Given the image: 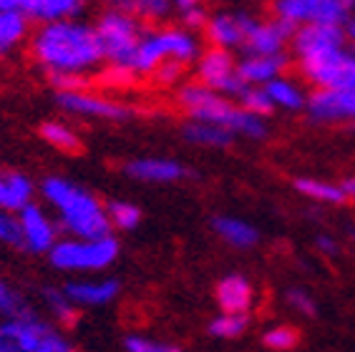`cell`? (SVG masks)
I'll return each instance as SVG.
<instances>
[{"label":"cell","mask_w":355,"mask_h":352,"mask_svg":"<svg viewBox=\"0 0 355 352\" xmlns=\"http://www.w3.org/2000/svg\"><path fill=\"white\" fill-rule=\"evenodd\" d=\"M31 51L35 63L51 76H89L106 61L96 26L78 21V15L41 23L31 38Z\"/></svg>","instance_id":"obj_1"},{"label":"cell","mask_w":355,"mask_h":352,"mask_svg":"<svg viewBox=\"0 0 355 352\" xmlns=\"http://www.w3.org/2000/svg\"><path fill=\"white\" fill-rule=\"evenodd\" d=\"M41 194L51 204V209L55 211L61 227L69 231L71 237L111 234L106 206L83 186L69 182V179H61V176H48L41 184Z\"/></svg>","instance_id":"obj_2"},{"label":"cell","mask_w":355,"mask_h":352,"mask_svg":"<svg viewBox=\"0 0 355 352\" xmlns=\"http://www.w3.org/2000/svg\"><path fill=\"white\" fill-rule=\"evenodd\" d=\"M177 101L189 118L217 123V126L230 129L234 136H245V139H265L267 136L265 116L250 114L234 101L232 96L217 94L212 88L202 86L199 81L179 88Z\"/></svg>","instance_id":"obj_3"},{"label":"cell","mask_w":355,"mask_h":352,"mask_svg":"<svg viewBox=\"0 0 355 352\" xmlns=\"http://www.w3.org/2000/svg\"><path fill=\"white\" fill-rule=\"evenodd\" d=\"M202 53L197 35L182 28H159V30H144L134 55V73L151 76L164 61L194 63Z\"/></svg>","instance_id":"obj_4"},{"label":"cell","mask_w":355,"mask_h":352,"mask_svg":"<svg viewBox=\"0 0 355 352\" xmlns=\"http://www.w3.org/2000/svg\"><path fill=\"white\" fill-rule=\"evenodd\" d=\"M48 259L61 272H103L119 259V242L111 234L58 239L48 252Z\"/></svg>","instance_id":"obj_5"},{"label":"cell","mask_w":355,"mask_h":352,"mask_svg":"<svg viewBox=\"0 0 355 352\" xmlns=\"http://www.w3.org/2000/svg\"><path fill=\"white\" fill-rule=\"evenodd\" d=\"M0 352H71V342L53 325L23 310L0 322Z\"/></svg>","instance_id":"obj_6"},{"label":"cell","mask_w":355,"mask_h":352,"mask_svg":"<svg viewBox=\"0 0 355 352\" xmlns=\"http://www.w3.org/2000/svg\"><path fill=\"white\" fill-rule=\"evenodd\" d=\"M96 33L103 48V58L111 66H121L134 71V55L144 35V21L126 13L121 8H109L98 15Z\"/></svg>","instance_id":"obj_7"},{"label":"cell","mask_w":355,"mask_h":352,"mask_svg":"<svg viewBox=\"0 0 355 352\" xmlns=\"http://www.w3.org/2000/svg\"><path fill=\"white\" fill-rule=\"evenodd\" d=\"M302 78L315 88H355V51L335 46L318 53L295 58Z\"/></svg>","instance_id":"obj_8"},{"label":"cell","mask_w":355,"mask_h":352,"mask_svg":"<svg viewBox=\"0 0 355 352\" xmlns=\"http://www.w3.org/2000/svg\"><path fill=\"white\" fill-rule=\"evenodd\" d=\"M194 73L202 86L212 88L217 94L232 96V98H237V94L245 88V81L237 73V61L232 51L227 48L209 46L207 51H202L194 61Z\"/></svg>","instance_id":"obj_9"},{"label":"cell","mask_w":355,"mask_h":352,"mask_svg":"<svg viewBox=\"0 0 355 352\" xmlns=\"http://www.w3.org/2000/svg\"><path fill=\"white\" fill-rule=\"evenodd\" d=\"M272 15L293 28L310 23H335L345 26L350 10L343 0H272Z\"/></svg>","instance_id":"obj_10"},{"label":"cell","mask_w":355,"mask_h":352,"mask_svg":"<svg viewBox=\"0 0 355 352\" xmlns=\"http://www.w3.org/2000/svg\"><path fill=\"white\" fill-rule=\"evenodd\" d=\"M305 111L318 123L355 121V88H315Z\"/></svg>","instance_id":"obj_11"},{"label":"cell","mask_w":355,"mask_h":352,"mask_svg":"<svg viewBox=\"0 0 355 352\" xmlns=\"http://www.w3.org/2000/svg\"><path fill=\"white\" fill-rule=\"evenodd\" d=\"M55 101L63 111L73 116H86V118H103V121H123L129 118L131 109L121 101H111L106 96L86 94L83 88L78 91H58Z\"/></svg>","instance_id":"obj_12"},{"label":"cell","mask_w":355,"mask_h":352,"mask_svg":"<svg viewBox=\"0 0 355 352\" xmlns=\"http://www.w3.org/2000/svg\"><path fill=\"white\" fill-rule=\"evenodd\" d=\"M295 28L280 18H252L250 30H247L245 53H287V48L293 43Z\"/></svg>","instance_id":"obj_13"},{"label":"cell","mask_w":355,"mask_h":352,"mask_svg":"<svg viewBox=\"0 0 355 352\" xmlns=\"http://www.w3.org/2000/svg\"><path fill=\"white\" fill-rule=\"evenodd\" d=\"M254 15L245 13V10H222L207 18L205 35L209 46L227 48V51H242Z\"/></svg>","instance_id":"obj_14"},{"label":"cell","mask_w":355,"mask_h":352,"mask_svg":"<svg viewBox=\"0 0 355 352\" xmlns=\"http://www.w3.org/2000/svg\"><path fill=\"white\" fill-rule=\"evenodd\" d=\"M18 222H21L23 247L35 254H48L51 247L58 242V224L48 217V211L38 204H26L18 211Z\"/></svg>","instance_id":"obj_15"},{"label":"cell","mask_w":355,"mask_h":352,"mask_svg":"<svg viewBox=\"0 0 355 352\" xmlns=\"http://www.w3.org/2000/svg\"><path fill=\"white\" fill-rule=\"evenodd\" d=\"M287 66H290L287 53H245V58L237 61V73L245 86H265L285 73Z\"/></svg>","instance_id":"obj_16"},{"label":"cell","mask_w":355,"mask_h":352,"mask_svg":"<svg viewBox=\"0 0 355 352\" xmlns=\"http://www.w3.org/2000/svg\"><path fill=\"white\" fill-rule=\"evenodd\" d=\"M116 279H71L63 285V292L76 307H103L114 302L119 294Z\"/></svg>","instance_id":"obj_17"},{"label":"cell","mask_w":355,"mask_h":352,"mask_svg":"<svg viewBox=\"0 0 355 352\" xmlns=\"http://www.w3.org/2000/svg\"><path fill=\"white\" fill-rule=\"evenodd\" d=\"M126 174L137 182L146 184H171L184 179L187 169L184 164L174 161V159H134L126 164Z\"/></svg>","instance_id":"obj_18"},{"label":"cell","mask_w":355,"mask_h":352,"mask_svg":"<svg viewBox=\"0 0 355 352\" xmlns=\"http://www.w3.org/2000/svg\"><path fill=\"white\" fill-rule=\"evenodd\" d=\"M214 297H217V305L222 312H250L254 292L247 277H242V274H227V277L219 279Z\"/></svg>","instance_id":"obj_19"},{"label":"cell","mask_w":355,"mask_h":352,"mask_svg":"<svg viewBox=\"0 0 355 352\" xmlns=\"http://www.w3.org/2000/svg\"><path fill=\"white\" fill-rule=\"evenodd\" d=\"M86 0H21L18 10L35 23H51L61 18H76L83 10Z\"/></svg>","instance_id":"obj_20"},{"label":"cell","mask_w":355,"mask_h":352,"mask_svg":"<svg viewBox=\"0 0 355 352\" xmlns=\"http://www.w3.org/2000/svg\"><path fill=\"white\" fill-rule=\"evenodd\" d=\"M33 182L21 171H0V206L10 211H21L33 202Z\"/></svg>","instance_id":"obj_21"},{"label":"cell","mask_w":355,"mask_h":352,"mask_svg":"<svg viewBox=\"0 0 355 352\" xmlns=\"http://www.w3.org/2000/svg\"><path fill=\"white\" fill-rule=\"evenodd\" d=\"M184 139L189 143H197V146H205V149H227L232 146L234 134L225 126H217V123H207L197 121V118H189L187 126L182 129Z\"/></svg>","instance_id":"obj_22"},{"label":"cell","mask_w":355,"mask_h":352,"mask_svg":"<svg viewBox=\"0 0 355 352\" xmlns=\"http://www.w3.org/2000/svg\"><path fill=\"white\" fill-rule=\"evenodd\" d=\"M212 229L234 249H252L254 244L260 242V231L250 222L237 217H217L212 222Z\"/></svg>","instance_id":"obj_23"},{"label":"cell","mask_w":355,"mask_h":352,"mask_svg":"<svg viewBox=\"0 0 355 352\" xmlns=\"http://www.w3.org/2000/svg\"><path fill=\"white\" fill-rule=\"evenodd\" d=\"M267 94L272 98L275 109L282 111H305L308 106V94L302 91V86H297V81L287 78L285 73L272 78L270 83H265Z\"/></svg>","instance_id":"obj_24"},{"label":"cell","mask_w":355,"mask_h":352,"mask_svg":"<svg viewBox=\"0 0 355 352\" xmlns=\"http://www.w3.org/2000/svg\"><path fill=\"white\" fill-rule=\"evenodd\" d=\"M28 18L18 8H0V55L10 53L15 46H21L23 38L28 35Z\"/></svg>","instance_id":"obj_25"},{"label":"cell","mask_w":355,"mask_h":352,"mask_svg":"<svg viewBox=\"0 0 355 352\" xmlns=\"http://www.w3.org/2000/svg\"><path fill=\"white\" fill-rule=\"evenodd\" d=\"M111 8H121L126 13L137 15L139 21L144 23H157L164 21L166 15L174 10L171 0H103Z\"/></svg>","instance_id":"obj_26"},{"label":"cell","mask_w":355,"mask_h":352,"mask_svg":"<svg viewBox=\"0 0 355 352\" xmlns=\"http://www.w3.org/2000/svg\"><path fill=\"white\" fill-rule=\"evenodd\" d=\"M295 189L300 191L302 197L313 199L320 204H343L348 202V194L343 189V184H330L320 182V179H295Z\"/></svg>","instance_id":"obj_27"},{"label":"cell","mask_w":355,"mask_h":352,"mask_svg":"<svg viewBox=\"0 0 355 352\" xmlns=\"http://www.w3.org/2000/svg\"><path fill=\"white\" fill-rule=\"evenodd\" d=\"M41 139L46 143H51L53 149L66 151V154H78V151H81V139H78V134L61 121H46L43 123Z\"/></svg>","instance_id":"obj_28"},{"label":"cell","mask_w":355,"mask_h":352,"mask_svg":"<svg viewBox=\"0 0 355 352\" xmlns=\"http://www.w3.org/2000/svg\"><path fill=\"white\" fill-rule=\"evenodd\" d=\"M247 327H250L247 312H222L209 322V335L219 340H237L239 335H245Z\"/></svg>","instance_id":"obj_29"},{"label":"cell","mask_w":355,"mask_h":352,"mask_svg":"<svg viewBox=\"0 0 355 352\" xmlns=\"http://www.w3.org/2000/svg\"><path fill=\"white\" fill-rule=\"evenodd\" d=\"M106 214H109L111 229L131 231L137 229L141 222V209L131 202H109L106 204Z\"/></svg>","instance_id":"obj_30"},{"label":"cell","mask_w":355,"mask_h":352,"mask_svg":"<svg viewBox=\"0 0 355 352\" xmlns=\"http://www.w3.org/2000/svg\"><path fill=\"white\" fill-rule=\"evenodd\" d=\"M234 101H237L242 109L250 111V114L265 116V118L275 111V103H272V98H270V94H267L265 86H245L237 94Z\"/></svg>","instance_id":"obj_31"},{"label":"cell","mask_w":355,"mask_h":352,"mask_svg":"<svg viewBox=\"0 0 355 352\" xmlns=\"http://www.w3.org/2000/svg\"><path fill=\"white\" fill-rule=\"evenodd\" d=\"M43 299H46V305L51 307L53 317L58 319V325H63V327L76 325V319H78V307L71 302L66 292L63 290H46L43 292Z\"/></svg>","instance_id":"obj_32"},{"label":"cell","mask_w":355,"mask_h":352,"mask_svg":"<svg viewBox=\"0 0 355 352\" xmlns=\"http://www.w3.org/2000/svg\"><path fill=\"white\" fill-rule=\"evenodd\" d=\"M297 342H300V332L290 325H277L262 335V345H265L267 350H275V352L295 350Z\"/></svg>","instance_id":"obj_33"},{"label":"cell","mask_w":355,"mask_h":352,"mask_svg":"<svg viewBox=\"0 0 355 352\" xmlns=\"http://www.w3.org/2000/svg\"><path fill=\"white\" fill-rule=\"evenodd\" d=\"M0 244H8V247H23L18 211L3 209V206H0Z\"/></svg>","instance_id":"obj_34"},{"label":"cell","mask_w":355,"mask_h":352,"mask_svg":"<svg viewBox=\"0 0 355 352\" xmlns=\"http://www.w3.org/2000/svg\"><path fill=\"white\" fill-rule=\"evenodd\" d=\"M184 68H187V63H182V61H164L157 71H154V73H151V78L164 88L179 86L182 76H184Z\"/></svg>","instance_id":"obj_35"},{"label":"cell","mask_w":355,"mask_h":352,"mask_svg":"<svg viewBox=\"0 0 355 352\" xmlns=\"http://www.w3.org/2000/svg\"><path fill=\"white\" fill-rule=\"evenodd\" d=\"M123 347L129 352H177L182 347L177 345H166V342H159V340L141 337V335H129L123 340Z\"/></svg>","instance_id":"obj_36"},{"label":"cell","mask_w":355,"mask_h":352,"mask_svg":"<svg viewBox=\"0 0 355 352\" xmlns=\"http://www.w3.org/2000/svg\"><path fill=\"white\" fill-rule=\"evenodd\" d=\"M287 305L293 307L295 312L305 315V317H313L315 315V299L305 290H300V287H293V290L287 292Z\"/></svg>","instance_id":"obj_37"},{"label":"cell","mask_w":355,"mask_h":352,"mask_svg":"<svg viewBox=\"0 0 355 352\" xmlns=\"http://www.w3.org/2000/svg\"><path fill=\"white\" fill-rule=\"evenodd\" d=\"M179 18H182V26L191 33H197V30H205L207 26V10L202 6H194V8H187V10H179Z\"/></svg>","instance_id":"obj_38"},{"label":"cell","mask_w":355,"mask_h":352,"mask_svg":"<svg viewBox=\"0 0 355 352\" xmlns=\"http://www.w3.org/2000/svg\"><path fill=\"white\" fill-rule=\"evenodd\" d=\"M18 312H23L21 299H18V294L0 279V315L10 317V315H18Z\"/></svg>","instance_id":"obj_39"},{"label":"cell","mask_w":355,"mask_h":352,"mask_svg":"<svg viewBox=\"0 0 355 352\" xmlns=\"http://www.w3.org/2000/svg\"><path fill=\"white\" fill-rule=\"evenodd\" d=\"M315 244H318V249L322 252V254H338V244H335V239H330L328 234H320V237L315 239Z\"/></svg>","instance_id":"obj_40"},{"label":"cell","mask_w":355,"mask_h":352,"mask_svg":"<svg viewBox=\"0 0 355 352\" xmlns=\"http://www.w3.org/2000/svg\"><path fill=\"white\" fill-rule=\"evenodd\" d=\"M171 6L177 8V10H187V8L202 6V0H171Z\"/></svg>","instance_id":"obj_41"},{"label":"cell","mask_w":355,"mask_h":352,"mask_svg":"<svg viewBox=\"0 0 355 352\" xmlns=\"http://www.w3.org/2000/svg\"><path fill=\"white\" fill-rule=\"evenodd\" d=\"M343 189H345L348 199H355V176H350V179H345V182H343Z\"/></svg>","instance_id":"obj_42"},{"label":"cell","mask_w":355,"mask_h":352,"mask_svg":"<svg viewBox=\"0 0 355 352\" xmlns=\"http://www.w3.org/2000/svg\"><path fill=\"white\" fill-rule=\"evenodd\" d=\"M345 30H348V38L355 43V15H350L348 23H345Z\"/></svg>","instance_id":"obj_43"},{"label":"cell","mask_w":355,"mask_h":352,"mask_svg":"<svg viewBox=\"0 0 355 352\" xmlns=\"http://www.w3.org/2000/svg\"><path fill=\"white\" fill-rule=\"evenodd\" d=\"M21 0H0V8H18Z\"/></svg>","instance_id":"obj_44"},{"label":"cell","mask_w":355,"mask_h":352,"mask_svg":"<svg viewBox=\"0 0 355 352\" xmlns=\"http://www.w3.org/2000/svg\"><path fill=\"white\" fill-rule=\"evenodd\" d=\"M345 6H348V10H355V0H343Z\"/></svg>","instance_id":"obj_45"},{"label":"cell","mask_w":355,"mask_h":352,"mask_svg":"<svg viewBox=\"0 0 355 352\" xmlns=\"http://www.w3.org/2000/svg\"><path fill=\"white\" fill-rule=\"evenodd\" d=\"M353 237H355V234H353Z\"/></svg>","instance_id":"obj_46"}]
</instances>
